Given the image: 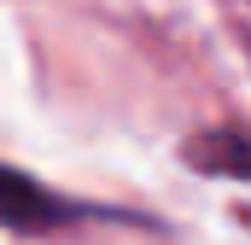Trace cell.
Returning a JSON list of instances; mask_svg holds the SVG:
<instances>
[{"instance_id": "cell-1", "label": "cell", "mask_w": 251, "mask_h": 245, "mask_svg": "<svg viewBox=\"0 0 251 245\" xmlns=\"http://www.w3.org/2000/svg\"><path fill=\"white\" fill-rule=\"evenodd\" d=\"M88 216H100V210H88V204L53 193V187L18 175L12 164H0V228H12V234H53V228L88 222Z\"/></svg>"}, {"instance_id": "cell-2", "label": "cell", "mask_w": 251, "mask_h": 245, "mask_svg": "<svg viewBox=\"0 0 251 245\" xmlns=\"http://www.w3.org/2000/svg\"><path fill=\"white\" fill-rule=\"evenodd\" d=\"M187 158H193L199 175H246L251 181V134H234V128L199 134L187 146Z\"/></svg>"}]
</instances>
